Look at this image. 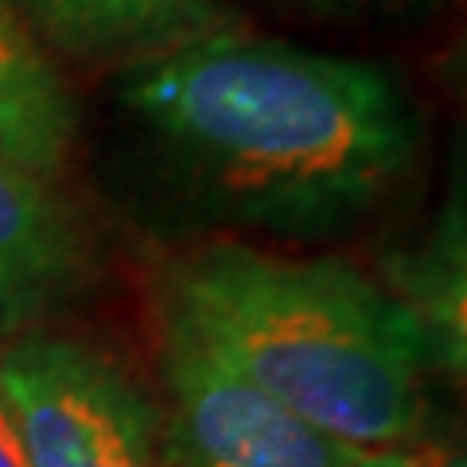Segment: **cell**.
<instances>
[{
    "mask_svg": "<svg viewBox=\"0 0 467 467\" xmlns=\"http://www.w3.org/2000/svg\"><path fill=\"white\" fill-rule=\"evenodd\" d=\"M121 101L195 211L296 242L367 218L420 149L393 70L285 39L211 32L133 67Z\"/></svg>",
    "mask_w": 467,
    "mask_h": 467,
    "instance_id": "obj_1",
    "label": "cell"
},
{
    "mask_svg": "<svg viewBox=\"0 0 467 467\" xmlns=\"http://www.w3.org/2000/svg\"><path fill=\"white\" fill-rule=\"evenodd\" d=\"M164 319L308 425L362 448L425 429V347L393 292L343 257L211 242L168 269Z\"/></svg>",
    "mask_w": 467,
    "mask_h": 467,
    "instance_id": "obj_2",
    "label": "cell"
},
{
    "mask_svg": "<svg viewBox=\"0 0 467 467\" xmlns=\"http://www.w3.org/2000/svg\"><path fill=\"white\" fill-rule=\"evenodd\" d=\"M27 467H164L160 417L117 362L70 339L0 355Z\"/></svg>",
    "mask_w": 467,
    "mask_h": 467,
    "instance_id": "obj_3",
    "label": "cell"
},
{
    "mask_svg": "<svg viewBox=\"0 0 467 467\" xmlns=\"http://www.w3.org/2000/svg\"><path fill=\"white\" fill-rule=\"evenodd\" d=\"M164 378L180 467H420L413 451L362 448L308 425L214 362L171 319H164Z\"/></svg>",
    "mask_w": 467,
    "mask_h": 467,
    "instance_id": "obj_4",
    "label": "cell"
},
{
    "mask_svg": "<svg viewBox=\"0 0 467 467\" xmlns=\"http://www.w3.org/2000/svg\"><path fill=\"white\" fill-rule=\"evenodd\" d=\"M86 273V238L39 175L0 156V327L63 300Z\"/></svg>",
    "mask_w": 467,
    "mask_h": 467,
    "instance_id": "obj_5",
    "label": "cell"
},
{
    "mask_svg": "<svg viewBox=\"0 0 467 467\" xmlns=\"http://www.w3.org/2000/svg\"><path fill=\"white\" fill-rule=\"evenodd\" d=\"M382 285L417 324L429 367L467 378V183L448 187L425 230L382 257Z\"/></svg>",
    "mask_w": 467,
    "mask_h": 467,
    "instance_id": "obj_6",
    "label": "cell"
},
{
    "mask_svg": "<svg viewBox=\"0 0 467 467\" xmlns=\"http://www.w3.org/2000/svg\"><path fill=\"white\" fill-rule=\"evenodd\" d=\"M39 43L70 58L149 63L218 32L214 0H12Z\"/></svg>",
    "mask_w": 467,
    "mask_h": 467,
    "instance_id": "obj_7",
    "label": "cell"
},
{
    "mask_svg": "<svg viewBox=\"0 0 467 467\" xmlns=\"http://www.w3.org/2000/svg\"><path fill=\"white\" fill-rule=\"evenodd\" d=\"M75 133L78 113L63 75L20 8L0 0V156L32 175H55Z\"/></svg>",
    "mask_w": 467,
    "mask_h": 467,
    "instance_id": "obj_8",
    "label": "cell"
},
{
    "mask_svg": "<svg viewBox=\"0 0 467 467\" xmlns=\"http://www.w3.org/2000/svg\"><path fill=\"white\" fill-rule=\"evenodd\" d=\"M0 467H27L20 425H16V413H12L5 386H0Z\"/></svg>",
    "mask_w": 467,
    "mask_h": 467,
    "instance_id": "obj_9",
    "label": "cell"
},
{
    "mask_svg": "<svg viewBox=\"0 0 467 467\" xmlns=\"http://www.w3.org/2000/svg\"><path fill=\"white\" fill-rule=\"evenodd\" d=\"M288 5L312 8V12H367V8H393L405 0H288Z\"/></svg>",
    "mask_w": 467,
    "mask_h": 467,
    "instance_id": "obj_10",
    "label": "cell"
},
{
    "mask_svg": "<svg viewBox=\"0 0 467 467\" xmlns=\"http://www.w3.org/2000/svg\"><path fill=\"white\" fill-rule=\"evenodd\" d=\"M444 82L467 101V36H463L456 47L448 51V58H444Z\"/></svg>",
    "mask_w": 467,
    "mask_h": 467,
    "instance_id": "obj_11",
    "label": "cell"
},
{
    "mask_svg": "<svg viewBox=\"0 0 467 467\" xmlns=\"http://www.w3.org/2000/svg\"><path fill=\"white\" fill-rule=\"evenodd\" d=\"M444 467H467V444L460 451H451V456L444 460Z\"/></svg>",
    "mask_w": 467,
    "mask_h": 467,
    "instance_id": "obj_12",
    "label": "cell"
}]
</instances>
